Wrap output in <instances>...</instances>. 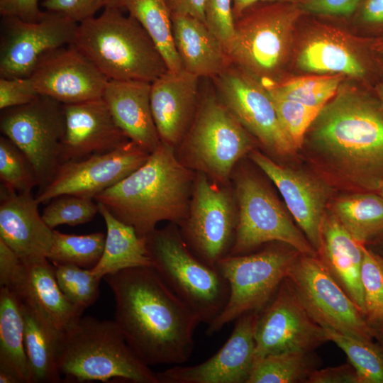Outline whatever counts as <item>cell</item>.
I'll use <instances>...</instances> for the list:
<instances>
[{
    "label": "cell",
    "mask_w": 383,
    "mask_h": 383,
    "mask_svg": "<svg viewBox=\"0 0 383 383\" xmlns=\"http://www.w3.org/2000/svg\"><path fill=\"white\" fill-rule=\"evenodd\" d=\"M104 279L115 299L113 321L145 364L178 365L190 359L201 319L153 267L129 268Z\"/></svg>",
    "instance_id": "6da1fadb"
},
{
    "label": "cell",
    "mask_w": 383,
    "mask_h": 383,
    "mask_svg": "<svg viewBox=\"0 0 383 383\" xmlns=\"http://www.w3.org/2000/svg\"><path fill=\"white\" fill-rule=\"evenodd\" d=\"M318 152L363 192L383 183V105L377 96L342 91L322 108L309 128Z\"/></svg>",
    "instance_id": "7a4b0ae2"
},
{
    "label": "cell",
    "mask_w": 383,
    "mask_h": 383,
    "mask_svg": "<svg viewBox=\"0 0 383 383\" xmlns=\"http://www.w3.org/2000/svg\"><path fill=\"white\" fill-rule=\"evenodd\" d=\"M194 180L174 147L161 141L141 166L94 200L131 226L140 236H146L161 221H184Z\"/></svg>",
    "instance_id": "3957f363"
},
{
    "label": "cell",
    "mask_w": 383,
    "mask_h": 383,
    "mask_svg": "<svg viewBox=\"0 0 383 383\" xmlns=\"http://www.w3.org/2000/svg\"><path fill=\"white\" fill-rule=\"evenodd\" d=\"M121 9L105 7L99 16L78 23L71 45L108 80L152 83L168 70L167 64L140 23Z\"/></svg>",
    "instance_id": "277c9868"
},
{
    "label": "cell",
    "mask_w": 383,
    "mask_h": 383,
    "mask_svg": "<svg viewBox=\"0 0 383 383\" xmlns=\"http://www.w3.org/2000/svg\"><path fill=\"white\" fill-rule=\"evenodd\" d=\"M57 366L70 382L159 383L153 372L133 352L114 321L82 316L62 332Z\"/></svg>",
    "instance_id": "5b68a950"
},
{
    "label": "cell",
    "mask_w": 383,
    "mask_h": 383,
    "mask_svg": "<svg viewBox=\"0 0 383 383\" xmlns=\"http://www.w3.org/2000/svg\"><path fill=\"white\" fill-rule=\"evenodd\" d=\"M303 13L299 4L286 1L260 2L245 9L235 18L233 35L226 46L232 64L263 87L272 84Z\"/></svg>",
    "instance_id": "8992f818"
},
{
    "label": "cell",
    "mask_w": 383,
    "mask_h": 383,
    "mask_svg": "<svg viewBox=\"0 0 383 383\" xmlns=\"http://www.w3.org/2000/svg\"><path fill=\"white\" fill-rule=\"evenodd\" d=\"M153 267L165 283L209 325L225 308L230 294L226 278L192 252L177 228L145 236Z\"/></svg>",
    "instance_id": "52a82bcc"
},
{
    "label": "cell",
    "mask_w": 383,
    "mask_h": 383,
    "mask_svg": "<svg viewBox=\"0 0 383 383\" xmlns=\"http://www.w3.org/2000/svg\"><path fill=\"white\" fill-rule=\"evenodd\" d=\"M181 162L225 184L235 165L252 150V135L221 101L206 94L182 140Z\"/></svg>",
    "instance_id": "ba28073f"
},
{
    "label": "cell",
    "mask_w": 383,
    "mask_h": 383,
    "mask_svg": "<svg viewBox=\"0 0 383 383\" xmlns=\"http://www.w3.org/2000/svg\"><path fill=\"white\" fill-rule=\"evenodd\" d=\"M285 243L271 245L261 251L228 255L216 267L227 280L230 294L221 313L209 324L211 335L231 321L250 311H261L271 301L299 255Z\"/></svg>",
    "instance_id": "9c48e42d"
},
{
    "label": "cell",
    "mask_w": 383,
    "mask_h": 383,
    "mask_svg": "<svg viewBox=\"0 0 383 383\" xmlns=\"http://www.w3.org/2000/svg\"><path fill=\"white\" fill-rule=\"evenodd\" d=\"M235 194L238 210L230 255L248 254L265 243L277 242L289 245L300 254L318 256L304 233L260 180L251 174H239Z\"/></svg>",
    "instance_id": "30bf717a"
},
{
    "label": "cell",
    "mask_w": 383,
    "mask_h": 383,
    "mask_svg": "<svg viewBox=\"0 0 383 383\" xmlns=\"http://www.w3.org/2000/svg\"><path fill=\"white\" fill-rule=\"evenodd\" d=\"M0 130L26 156L40 189L61 162L65 131L64 104L44 95L32 102L1 111Z\"/></svg>",
    "instance_id": "8fae6325"
},
{
    "label": "cell",
    "mask_w": 383,
    "mask_h": 383,
    "mask_svg": "<svg viewBox=\"0 0 383 383\" xmlns=\"http://www.w3.org/2000/svg\"><path fill=\"white\" fill-rule=\"evenodd\" d=\"M287 279L308 313L322 328L374 342L365 316L318 256L299 254Z\"/></svg>",
    "instance_id": "7c38bea8"
},
{
    "label": "cell",
    "mask_w": 383,
    "mask_h": 383,
    "mask_svg": "<svg viewBox=\"0 0 383 383\" xmlns=\"http://www.w3.org/2000/svg\"><path fill=\"white\" fill-rule=\"evenodd\" d=\"M219 184L197 172L188 214L182 223L189 248L214 267L220 260L230 255L237 224L232 196Z\"/></svg>",
    "instance_id": "4fadbf2b"
},
{
    "label": "cell",
    "mask_w": 383,
    "mask_h": 383,
    "mask_svg": "<svg viewBox=\"0 0 383 383\" xmlns=\"http://www.w3.org/2000/svg\"><path fill=\"white\" fill-rule=\"evenodd\" d=\"M78 23L45 11L37 22L2 16L0 35V77H30L48 55L72 44Z\"/></svg>",
    "instance_id": "5bb4252c"
},
{
    "label": "cell",
    "mask_w": 383,
    "mask_h": 383,
    "mask_svg": "<svg viewBox=\"0 0 383 383\" xmlns=\"http://www.w3.org/2000/svg\"><path fill=\"white\" fill-rule=\"evenodd\" d=\"M213 80L221 101L269 151L286 156L296 150L281 125L269 93L257 81L233 65Z\"/></svg>",
    "instance_id": "9a60e30c"
},
{
    "label": "cell",
    "mask_w": 383,
    "mask_h": 383,
    "mask_svg": "<svg viewBox=\"0 0 383 383\" xmlns=\"http://www.w3.org/2000/svg\"><path fill=\"white\" fill-rule=\"evenodd\" d=\"M326 341L323 328L308 313L286 277L260 313L255 360L272 354L313 352Z\"/></svg>",
    "instance_id": "2e32d148"
},
{
    "label": "cell",
    "mask_w": 383,
    "mask_h": 383,
    "mask_svg": "<svg viewBox=\"0 0 383 383\" xmlns=\"http://www.w3.org/2000/svg\"><path fill=\"white\" fill-rule=\"evenodd\" d=\"M149 155L130 140L111 151L62 162L50 182L39 190L36 200L48 204L66 194L94 199L141 166Z\"/></svg>",
    "instance_id": "e0dca14e"
},
{
    "label": "cell",
    "mask_w": 383,
    "mask_h": 383,
    "mask_svg": "<svg viewBox=\"0 0 383 383\" xmlns=\"http://www.w3.org/2000/svg\"><path fill=\"white\" fill-rule=\"evenodd\" d=\"M0 286L36 309L62 332L82 316L84 310L73 305L60 290L48 258L24 261L1 240Z\"/></svg>",
    "instance_id": "ac0fdd59"
},
{
    "label": "cell",
    "mask_w": 383,
    "mask_h": 383,
    "mask_svg": "<svg viewBox=\"0 0 383 383\" xmlns=\"http://www.w3.org/2000/svg\"><path fill=\"white\" fill-rule=\"evenodd\" d=\"M260 311L247 312L235 321L224 345L206 361L174 365L157 372L159 383H247L255 362V332Z\"/></svg>",
    "instance_id": "d6986e66"
},
{
    "label": "cell",
    "mask_w": 383,
    "mask_h": 383,
    "mask_svg": "<svg viewBox=\"0 0 383 383\" xmlns=\"http://www.w3.org/2000/svg\"><path fill=\"white\" fill-rule=\"evenodd\" d=\"M30 78L37 92L63 104L102 97L108 79L72 45L48 55Z\"/></svg>",
    "instance_id": "ffe728a7"
},
{
    "label": "cell",
    "mask_w": 383,
    "mask_h": 383,
    "mask_svg": "<svg viewBox=\"0 0 383 383\" xmlns=\"http://www.w3.org/2000/svg\"><path fill=\"white\" fill-rule=\"evenodd\" d=\"M249 155L275 184L289 212L318 253L329 199L328 187L311 175L283 167L257 150H252Z\"/></svg>",
    "instance_id": "44dd1931"
},
{
    "label": "cell",
    "mask_w": 383,
    "mask_h": 383,
    "mask_svg": "<svg viewBox=\"0 0 383 383\" xmlns=\"http://www.w3.org/2000/svg\"><path fill=\"white\" fill-rule=\"evenodd\" d=\"M64 111L61 162L111 151L130 141L114 121L102 97L64 104Z\"/></svg>",
    "instance_id": "7402d4cb"
},
{
    "label": "cell",
    "mask_w": 383,
    "mask_h": 383,
    "mask_svg": "<svg viewBox=\"0 0 383 383\" xmlns=\"http://www.w3.org/2000/svg\"><path fill=\"white\" fill-rule=\"evenodd\" d=\"M199 79L184 70H167L151 83L150 107L162 142L174 147L186 135L199 103Z\"/></svg>",
    "instance_id": "603a6c76"
},
{
    "label": "cell",
    "mask_w": 383,
    "mask_h": 383,
    "mask_svg": "<svg viewBox=\"0 0 383 383\" xmlns=\"http://www.w3.org/2000/svg\"><path fill=\"white\" fill-rule=\"evenodd\" d=\"M31 192H11L1 186L0 240L24 261L48 258L53 230L43 221Z\"/></svg>",
    "instance_id": "cb8c5ba5"
},
{
    "label": "cell",
    "mask_w": 383,
    "mask_h": 383,
    "mask_svg": "<svg viewBox=\"0 0 383 383\" xmlns=\"http://www.w3.org/2000/svg\"><path fill=\"white\" fill-rule=\"evenodd\" d=\"M150 91V82L108 80L102 95L118 128L150 154L161 142L152 115Z\"/></svg>",
    "instance_id": "d4e9b609"
},
{
    "label": "cell",
    "mask_w": 383,
    "mask_h": 383,
    "mask_svg": "<svg viewBox=\"0 0 383 383\" xmlns=\"http://www.w3.org/2000/svg\"><path fill=\"white\" fill-rule=\"evenodd\" d=\"M362 245L345 229L331 211L326 210L321 225L318 257L365 316L360 277Z\"/></svg>",
    "instance_id": "484cf974"
},
{
    "label": "cell",
    "mask_w": 383,
    "mask_h": 383,
    "mask_svg": "<svg viewBox=\"0 0 383 383\" xmlns=\"http://www.w3.org/2000/svg\"><path fill=\"white\" fill-rule=\"evenodd\" d=\"M174 42L183 69L198 77L214 78L233 64L225 46L203 21L172 13Z\"/></svg>",
    "instance_id": "4316f807"
},
{
    "label": "cell",
    "mask_w": 383,
    "mask_h": 383,
    "mask_svg": "<svg viewBox=\"0 0 383 383\" xmlns=\"http://www.w3.org/2000/svg\"><path fill=\"white\" fill-rule=\"evenodd\" d=\"M98 203V202H97ZM106 233L102 255L91 269L99 278L137 267H153L145 236H140L130 225L117 218L106 206L98 203Z\"/></svg>",
    "instance_id": "83f0119b"
},
{
    "label": "cell",
    "mask_w": 383,
    "mask_h": 383,
    "mask_svg": "<svg viewBox=\"0 0 383 383\" xmlns=\"http://www.w3.org/2000/svg\"><path fill=\"white\" fill-rule=\"evenodd\" d=\"M19 302L23 318L24 345L32 383L62 382L57 366V353L62 332L31 305L21 300Z\"/></svg>",
    "instance_id": "f1b7e54d"
},
{
    "label": "cell",
    "mask_w": 383,
    "mask_h": 383,
    "mask_svg": "<svg viewBox=\"0 0 383 383\" xmlns=\"http://www.w3.org/2000/svg\"><path fill=\"white\" fill-rule=\"evenodd\" d=\"M23 318L18 297L0 288V369L14 373L21 383H32L24 345Z\"/></svg>",
    "instance_id": "f546056e"
},
{
    "label": "cell",
    "mask_w": 383,
    "mask_h": 383,
    "mask_svg": "<svg viewBox=\"0 0 383 383\" xmlns=\"http://www.w3.org/2000/svg\"><path fill=\"white\" fill-rule=\"evenodd\" d=\"M359 243L367 244L383 232V197L363 192L338 199L330 210Z\"/></svg>",
    "instance_id": "4dcf8cb0"
},
{
    "label": "cell",
    "mask_w": 383,
    "mask_h": 383,
    "mask_svg": "<svg viewBox=\"0 0 383 383\" xmlns=\"http://www.w3.org/2000/svg\"><path fill=\"white\" fill-rule=\"evenodd\" d=\"M119 7L126 9L145 29L163 57L168 70H184L174 42L167 0H120Z\"/></svg>",
    "instance_id": "1f68e13d"
},
{
    "label": "cell",
    "mask_w": 383,
    "mask_h": 383,
    "mask_svg": "<svg viewBox=\"0 0 383 383\" xmlns=\"http://www.w3.org/2000/svg\"><path fill=\"white\" fill-rule=\"evenodd\" d=\"M297 64L300 69L311 72L339 73L360 78L367 73L365 66L353 52L327 38L309 42L300 52Z\"/></svg>",
    "instance_id": "d6a6232c"
},
{
    "label": "cell",
    "mask_w": 383,
    "mask_h": 383,
    "mask_svg": "<svg viewBox=\"0 0 383 383\" xmlns=\"http://www.w3.org/2000/svg\"><path fill=\"white\" fill-rule=\"evenodd\" d=\"M316 367L313 352L269 355L255 360L247 383L306 382Z\"/></svg>",
    "instance_id": "836d02e7"
},
{
    "label": "cell",
    "mask_w": 383,
    "mask_h": 383,
    "mask_svg": "<svg viewBox=\"0 0 383 383\" xmlns=\"http://www.w3.org/2000/svg\"><path fill=\"white\" fill-rule=\"evenodd\" d=\"M106 234L96 232L87 235L61 233L53 229L52 245L48 259L53 264H71L91 269L100 260Z\"/></svg>",
    "instance_id": "e575fe53"
},
{
    "label": "cell",
    "mask_w": 383,
    "mask_h": 383,
    "mask_svg": "<svg viewBox=\"0 0 383 383\" xmlns=\"http://www.w3.org/2000/svg\"><path fill=\"white\" fill-rule=\"evenodd\" d=\"M328 341H332L347 355L356 370L360 383H383V358L377 343L323 328Z\"/></svg>",
    "instance_id": "d590c367"
},
{
    "label": "cell",
    "mask_w": 383,
    "mask_h": 383,
    "mask_svg": "<svg viewBox=\"0 0 383 383\" xmlns=\"http://www.w3.org/2000/svg\"><path fill=\"white\" fill-rule=\"evenodd\" d=\"M341 79L339 74L306 77L264 87L288 99L322 109L338 91Z\"/></svg>",
    "instance_id": "8d00e7d4"
},
{
    "label": "cell",
    "mask_w": 383,
    "mask_h": 383,
    "mask_svg": "<svg viewBox=\"0 0 383 383\" xmlns=\"http://www.w3.org/2000/svg\"><path fill=\"white\" fill-rule=\"evenodd\" d=\"M53 266L60 290L73 305L84 310L96 302L100 294L101 279L96 277L91 269L71 264Z\"/></svg>",
    "instance_id": "74e56055"
},
{
    "label": "cell",
    "mask_w": 383,
    "mask_h": 383,
    "mask_svg": "<svg viewBox=\"0 0 383 383\" xmlns=\"http://www.w3.org/2000/svg\"><path fill=\"white\" fill-rule=\"evenodd\" d=\"M0 179L1 186L18 193L32 192L38 186L30 162L9 138L0 137Z\"/></svg>",
    "instance_id": "f35d334b"
},
{
    "label": "cell",
    "mask_w": 383,
    "mask_h": 383,
    "mask_svg": "<svg viewBox=\"0 0 383 383\" xmlns=\"http://www.w3.org/2000/svg\"><path fill=\"white\" fill-rule=\"evenodd\" d=\"M99 212L98 203L92 198L62 195L50 200L42 218L51 228L66 224L71 226L86 223Z\"/></svg>",
    "instance_id": "ab89813d"
},
{
    "label": "cell",
    "mask_w": 383,
    "mask_h": 383,
    "mask_svg": "<svg viewBox=\"0 0 383 383\" xmlns=\"http://www.w3.org/2000/svg\"><path fill=\"white\" fill-rule=\"evenodd\" d=\"M265 89L274 103L278 118L286 134L296 150L300 148L304 141L306 132L322 109L288 99L270 89Z\"/></svg>",
    "instance_id": "60d3db41"
},
{
    "label": "cell",
    "mask_w": 383,
    "mask_h": 383,
    "mask_svg": "<svg viewBox=\"0 0 383 383\" xmlns=\"http://www.w3.org/2000/svg\"><path fill=\"white\" fill-rule=\"evenodd\" d=\"M361 283L367 323L383 314V258L365 244L362 245Z\"/></svg>",
    "instance_id": "b9f144b4"
},
{
    "label": "cell",
    "mask_w": 383,
    "mask_h": 383,
    "mask_svg": "<svg viewBox=\"0 0 383 383\" xmlns=\"http://www.w3.org/2000/svg\"><path fill=\"white\" fill-rule=\"evenodd\" d=\"M205 23L226 46L234 32L233 0H205Z\"/></svg>",
    "instance_id": "7bdbcfd3"
},
{
    "label": "cell",
    "mask_w": 383,
    "mask_h": 383,
    "mask_svg": "<svg viewBox=\"0 0 383 383\" xmlns=\"http://www.w3.org/2000/svg\"><path fill=\"white\" fill-rule=\"evenodd\" d=\"M39 95L30 77H0L1 111L29 104Z\"/></svg>",
    "instance_id": "ee69618b"
},
{
    "label": "cell",
    "mask_w": 383,
    "mask_h": 383,
    "mask_svg": "<svg viewBox=\"0 0 383 383\" xmlns=\"http://www.w3.org/2000/svg\"><path fill=\"white\" fill-rule=\"evenodd\" d=\"M106 0H44L41 4L46 11L57 13L79 23L94 17Z\"/></svg>",
    "instance_id": "f6af8a7d"
},
{
    "label": "cell",
    "mask_w": 383,
    "mask_h": 383,
    "mask_svg": "<svg viewBox=\"0 0 383 383\" xmlns=\"http://www.w3.org/2000/svg\"><path fill=\"white\" fill-rule=\"evenodd\" d=\"M362 0H304L299 4L304 13L318 16L345 17L354 14Z\"/></svg>",
    "instance_id": "bcb514c9"
},
{
    "label": "cell",
    "mask_w": 383,
    "mask_h": 383,
    "mask_svg": "<svg viewBox=\"0 0 383 383\" xmlns=\"http://www.w3.org/2000/svg\"><path fill=\"white\" fill-rule=\"evenodd\" d=\"M306 383H360L357 373L350 363L324 369H316Z\"/></svg>",
    "instance_id": "7dc6e473"
},
{
    "label": "cell",
    "mask_w": 383,
    "mask_h": 383,
    "mask_svg": "<svg viewBox=\"0 0 383 383\" xmlns=\"http://www.w3.org/2000/svg\"><path fill=\"white\" fill-rule=\"evenodd\" d=\"M44 11L38 7V0H0L1 16L16 17L28 22L40 21Z\"/></svg>",
    "instance_id": "c3c4849f"
},
{
    "label": "cell",
    "mask_w": 383,
    "mask_h": 383,
    "mask_svg": "<svg viewBox=\"0 0 383 383\" xmlns=\"http://www.w3.org/2000/svg\"><path fill=\"white\" fill-rule=\"evenodd\" d=\"M357 12L359 20L367 26L383 28V0H362Z\"/></svg>",
    "instance_id": "681fc988"
},
{
    "label": "cell",
    "mask_w": 383,
    "mask_h": 383,
    "mask_svg": "<svg viewBox=\"0 0 383 383\" xmlns=\"http://www.w3.org/2000/svg\"><path fill=\"white\" fill-rule=\"evenodd\" d=\"M167 2L171 14L191 16L205 23V0H167Z\"/></svg>",
    "instance_id": "f907efd6"
},
{
    "label": "cell",
    "mask_w": 383,
    "mask_h": 383,
    "mask_svg": "<svg viewBox=\"0 0 383 383\" xmlns=\"http://www.w3.org/2000/svg\"><path fill=\"white\" fill-rule=\"evenodd\" d=\"M304 0H233V13L234 18L240 16L245 9L250 6L260 3L267 1H286L300 4Z\"/></svg>",
    "instance_id": "816d5d0a"
},
{
    "label": "cell",
    "mask_w": 383,
    "mask_h": 383,
    "mask_svg": "<svg viewBox=\"0 0 383 383\" xmlns=\"http://www.w3.org/2000/svg\"><path fill=\"white\" fill-rule=\"evenodd\" d=\"M377 342L383 341V314L372 321L367 323Z\"/></svg>",
    "instance_id": "f5cc1de1"
},
{
    "label": "cell",
    "mask_w": 383,
    "mask_h": 383,
    "mask_svg": "<svg viewBox=\"0 0 383 383\" xmlns=\"http://www.w3.org/2000/svg\"><path fill=\"white\" fill-rule=\"evenodd\" d=\"M365 245H373V248H369L383 258V232Z\"/></svg>",
    "instance_id": "db71d44e"
},
{
    "label": "cell",
    "mask_w": 383,
    "mask_h": 383,
    "mask_svg": "<svg viewBox=\"0 0 383 383\" xmlns=\"http://www.w3.org/2000/svg\"><path fill=\"white\" fill-rule=\"evenodd\" d=\"M0 383H21L19 378L13 372L0 369Z\"/></svg>",
    "instance_id": "11a10c76"
},
{
    "label": "cell",
    "mask_w": 383,
    "mask_h": 383,
    "mask_svg": "<svg viewBox=\"0 0 383 383\" xmlns=\"http://www.w3.org/2000/svg\"><path fill=\"white\" fill-rule=\"evenodd\" d=\"M374 92L383 105V82L378 84L374 88Z\"/></svg>",
    "instance_id": "9f6ffc18"
},
{
    "label": "cell",
    "mask_w": 383,
    "mask_h": 383,
    "mask_svg": "<svg viewBox=\"0 0 383 383\" xmlns=\"http://www.w3.org/2000/svg\"><path fill=\"white\" fill-rule=\"evenodd\" d=\"M120 0H106V7H119Z\"/></svg>",
    "instance_id": "6f0895ef"
},
{
    "label": "cell",
    "mask_w": 383,
    "mask_h": 383,
    "mask_svg": "<svg viewBox=\"0 0 383 383\" xmlns=\"http://www.w3.org/2000/svg\"><path fill=\"white\" fill-rule=\"evenodd\" d=\"M377 344L378 345L379 350L383 358V341L377 342Z\"/></svg>",
    "instance_id": "680465c9"
},
{
    "label": "cell",
    "mask_w": 383,
    "mask_h": 383,
    "mask_svg": "<svg viewBox=\"0 0 383 383\" xmlns=\"http://www.w3.org/2000/svg\"><path fill=\"white\" fill-rule=\"evenodd\" d=\"M376 193L379 194L380 196L383 197V183L380 184L379 188L377 189Z\"/></svg>",
    "instance_id": "91938a15"
},
{
    "label": "cell",
    "mask_w": 383,
    "mask_h": 383,
    "mask_svg": "<svg viewBox=\"0 0 383 383\" xmlns=\"http://www.w3.org/2000/svg\"><path fill=\"white\" fill-rule=\"evenodd\" d=\"M382 57H383V45L382 46Z\"/></svg>",
    "instance_id": "94428289"
}]
</instances>
